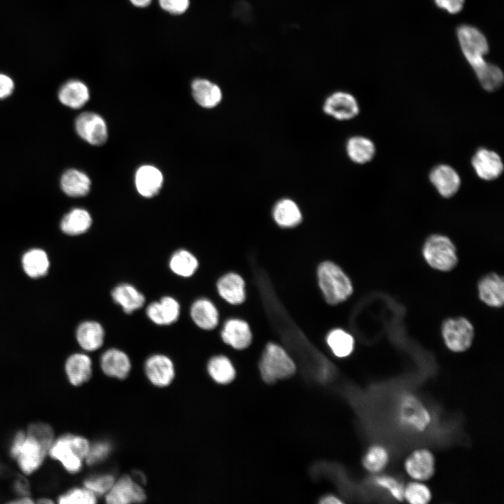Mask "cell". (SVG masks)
Wrapping results in <instances>:
<instances>
[{
	"label": "cell",
	"mask_w": 504,
	"mask_h": 504,
	"mask_svg": "<svg viewBox=\"0 0 504 504\" xmlns=\"http://www.w3.org/2000/svg\"><path fill=\"white\" fill-rule=\"evenodd\" d=\"M90 447V443L85 438L64 433L55 438L48 456L58 462L68 473L74 475L81 470Z\"/></svg>",
	"instance_id": "cell-1"
},
{
	"label": "cell",
	"mask_w": 504,
	"mask_h": 504,
	"mask_svg": "<svg viewBox=\"0 0 504 504\" xmlns=\"http://www.w3.org/2000/svg\"><path fill=\"white\" fill-rule=\"evenodd\" d=\"M8 451L20 470L25 475L36 472L48 456V451L26 430H18L14 434Z\"/></svg>",
	"instance_id": "cell-2"
},
{
	"label": "cell",
	"mask_w": 504,
	"mask_h": 504,
	"mask_svg": "<svg viewBox=\"0 0 504 504\" xmlns=\"http://www.w3.org/2000/svg\"><path fill=\"white\" fill-rule=\"evenodd\" d=\"M316 277L319 289L326 302L330 305L345 301L353 293L349 277L332 261H323L318 265Z\"/></svg>",
	"instance_id": "cell-3"
},
{
	"label": "cell",
	"mask_w": 504,
	"mask_h": 504,
	"mask_svg": "<svg viewBox=\"0 0 504 504\" xmlns=\"http://www.w3.org/2000/svg\"><path fill=\"white\" fill-rule=\"evenodd\" d=\"M295 370V362L282 346L274 342L265 346L259 362L263 381L273 383L292 375Z\"/></svg>",
	"instance_id": "cell-4"
},
{
	"label": "cell",
	"mask_w": 504,
	"mask_h": 504,
	"mask_svg": "<svg viewBox=\"0 0 504 504\" xmlns=\"http://www.w3.org/2000/svg\"><path fill=\"white\" fill-rule=\"evenodd\" d=\"M396 419L400 426L417 433L425 431L432 422L428 408L421 399L412 393H404L400 397Z\"/></svg>",
	"instance_id": "cell-5"
},
{
	"label": "cell",
	"mask_w": 504,
	"mask_h": 504,
	"mask_svg": "<svg viewBox=\"0 0 504 504\" xmlns=\"http://www.w3.org/2000/svg\"><path fill=\"white\" fill-rule=\"evenodd\" d=\"M423 255L428 264L433 268L447 272L457 264L456 248L446 236L433 234L426 241Z\"/></svg>",
	"instance_id": "cell-6"
},
{
	"label": "cell",
	"mask_w": 504,
	"mask_h": 504,
	"mask_svg": "<svg viewBox=\"0 0 504 504\" xmlns=\"http://www.w3.org/2000/svg\"><path fill=\"white\" fill-rule=\"evenodd\" d=\"M457 36L461 50L466 60L475 71L484 66L487 62L484 56L489 50L485 36L477 28L462 25L457 29Z\"/></svg>",
	"instance_id": "cell-7"
},
{
	"label": "cell",
	"mask_w": 504,
	"mask_h": 504,
	"mask_svg": "<svg viewBox=\"0 0 504 504\" xmlns=\"http://www.w3.org/2000/svg\"><path fill=\"white\" fill-rule=\"evenodd\" d=\"M442 337L447 347L456 353L468 350L473 341L474 329L465 318H449L442 325Z\"/></svg>",
	"instance_id": "cell-8"
},
{
	"label": "cell",
	"mask_w": 504,
	"mask_h": 504,
	"mask_svg": "<svg viewBox=\"0 0 504 504\" xmlns=\"http://www.w3.org/2000/svg\"><path fill=\"white\" fill-rule=\"evenodd\" d=\"M403 466L407 475L413 480L426 482L435 474V458L430 449L419 447L405 458Z\"/></svg>",
	"instance_id": "cell-9"
},
{
	"label": "cell",
	"mask_w": 504,
	"mask_h": 504,
	"mask_svg": "<svg viewBox=\"0 0 504 504\" xmlns=\"http://www.w3.org/2000/svg\"><path fill=\"white\" fill-rule=\"evenodd\" d=\"M75 128L77 134L90 144L100 146L107 139L106 122L97 113L85 112L80 114L76 119Z\"/></svg>",
	"instance_id": "cell-10"
},
{
	"label": "cell",
	"mask_w": 504,
	"mask_h": 504,
	"mask_svg": "<svg viewBox=\"0 0 504 504\" xmlns=\"http://www.w3.org/2000/svg\"><path fill=\"white\" fill-rule=\"evenodd\" d=\"M145 499V492L139 483L128 475L122 476L115 481L105 495L106 502L109 504L141 503Z\"/></svg>",
	"instance_id": "cell-11"
},
{
	"label": "cell",
	"mask_w": 504,
	"mask_h": 504,
	"mask_svg": "<svg viewBox=\"0 0 504 504\" xmlns=\"http://www.w3.org/2000/svg\"><path fill=\"white\" fill-rule=\"evenodd\" d=\"M323 111L338 120H348L359 113V106L351 94L338 91L329 95L324 102Z\"/></svg>",
	"instance_id": "cell-12"
},
{
	"label": "cell",
	"mask_w": 504,
	"mask_h": 504,
	"mask_svg": "<svg viewBox=\"0 0 504 504\" xmlns=\"http://www.w3.org/2000/svg\"><path fill=\"white\" fill-rule=\"evenodd\" d=\"M223 342L237 350L246 349L252 342L253 334L249 324L237 318L227 319L220 331Z\"/></svg>",
	"instance_id": "cell-13"
},
{
	"label": "cell",
	"mask_w": 504,
	"mask_h": 504,
	"mask_svg": "<svg viewBox=\"0 0 504 504\" xmlns=\"http://www.w3.org/2000/svg\"><path fill=\"white\" fill-rule=\"evenodd\" d=\"M181 313L180 304L174 297L166 295L146 307L147 317L155 325L169 326L175 323Z\"/></svg>",
	"instance_id": "cell-14"
},
{
	"label": "cell",
	"mask_w": 504,
	"mask_h": 504,
	"mask_svg": "<svg viewBox=\"0 0 504 504\" xmlns=\"http://www.w3.org/2000/svg\"><path fill=\"white\" fill-rule=\"evenodd\" d=\"M145 372L149 381L159 387L169 385L175 375L172 360L163 354H154L148 358L145 363Z\"/></svg>",
	"instance_id": "cell-15"
},
{
	"label": "cell",
	"mask_w": 504,
	"mask_h": 504,
	"mask_svg": "<svg viewBox=\"0 0 504 504\" xmlns=\"http://www.w3.org/2000/svg\"><path fill=\"white\" fill-rule=\"evenodd\" d=\"M471 162L477 175L483 180H494L503 171V161L499 155L486 148L477 150Z\"/></svg>",
	"instance_id": "cell-16"
},
{
	"label": "cell",
	"mask_w": 504,
	"mask_h": 504,
	"mask_svg": "<svg viewBox=\"0 0 504 504\" xmlns=\"http://www.w3.org/2000/svg\"><path fill=\"white\" fill-rule=\"evenodd\" d=\"M220 297L232 305H239L246 298V283L243 277L235 272L222 275L216 282Z\"/></svg>",
	"instance_id": "cell-17"
},
{
	"label": "cell",
	"mask_w": 504,
	"mask_h": 504,
	"mask_svg": "<svg viewBox=\"0 0 504 504\" xmlns=\"http://www.w3.org/2000/svg\"><path fill=\"white\" fill-rule=\"evenodd\" d=\"M429 178L440 195L444 197L454 196L461 186L458 174L447 164H440L434 167L430 173Z\"/></svg>",
	"instance_id": "cell-18"
},
{
	"label": "cell",
	"mask_w": 504,
	"mask_h": 504,
	"mask_svg": "<svg viewBox=\"0 0 504 504\" xmlns=\"http://www.w3.org/2000/svg\"><path fill=\"white\" fill-rule=\"evenodd\" d=\"M64 372L69 382L72 386H81L87 382L92 376V360L85 354H73L66 360Z\"/></svg>",
	"instance_id": "cell-19"
},
{
	"label": "cell",
	"mask_w": 504,
	"mask_h": 504,
	"mask_svg": "<svg viewBox=\"0 0 504 504\" xmlns=\"http://www.w3.org/2000/svg\"><path fill=\"white\" fill-rule=\"evenodd\" d=\"M190 317L200 329L212 330L219 323V312L210 300L201 298L193 302L190 309Z\"/></svg>",
	"instance_id": "cell-20"
},
{
	"label": "cell",
	"mask_w": 504,
	"mask_h": 504,
	"mask_svg": "<svg viewBox=\"0 0 504 504\" xmlns=\"http://www.w3.org/2000/svg\"><path fill=\"white\" fill-rule=\"evenodd\" d=\"M100 366L106 375L122 379L130 373L131 362L129 356L124 351L112 348L106 350L102 355Z\"/></svg>",
	"instance_id": "cell-21"
},
{
	"label": "cell",
	"mask_w": 504,
	"mask_h": 504,
	"mask_svg": "<svg viewBox=\"0 0 504 504\" xmlns=\"http://www.w3.org/2000/svg\"><path fill=\"white\" fill-rule=\"evenodd\" d=\"M113 302L118 304L127 314L141 308L145 304V296L134 286L122 283L115 286L111 290Z\"/></svg>",
	"instance_id": "cell-22"
},
{
	"label": "cell",
	"mask_w": 504,
	"mask_h": 504,
	"mask_svg": "<svg viewBox=\"0 0 504 504\" xmlns=\"http://www.w3.org/2000/svg\"><path fill=\"white\" fill-rule=\"evenodd\" d=\"M479 298L490 307H499L504 302V282L499 275L491 273L483 277L478 284Z\"/></svg>",
	"instance_id": "cell-23"
},
{
	"label": "cell",
	"mask_w": 504,
	"mask_h": 504,
	"mask_svg": "<svg viewBox=\"0 0 504 504\" xmlns=\"http://www.w3.org/2000/svg\"><path fill=\"white\" fill-rule=\"evenodd\" d=\"M163 183L161 172L151 165H144L138 169L135 175V184L138 192L145 197H152L160 190Z\"/></svg>",
	"instance_id": "cell-24"
},
{
	"label": "cell",
	"mask_w": 504,
	"mask_h": 504,
	"mask_svg": "<svg viewBox=\"0 0 504 504\" xmlns=\"http://www.w3.org/2000/svg\"><path fill=\"white\" fill-rule=\"evenodd\" d=\"M80 346L87 351L99 349L104 344L105 332L99 322L87 321L80 323L76 334Z\"/></svg>",
	"instance_id": "cell-25"
},
{
	"label": "cell",
	"mask_w": 504,
	"mask_h": 504,
	"mask_svg": "<svg viewBox=\"0 0 504 504\" xmlns=\"http://www.w3.org/2000/svg\"><path fill=\"white\" fill-rule=\"evenodd\" d=\"M90 98L87 85L78 80H71L65 83L58 92V99L64 106L78 109L83 106Z\"/></svg>",
	"instance_id": "cell-26"
},
{
	"label": "cell",
	"mask_w": 504,
	"mask_h": 504,
	"mask_svg": "<svg viewBox=\"0 0 504 504\" xmlns=\"http://www.w3.org/2000/svg\"><path fill=\"white\" fill-rule=\"evenodd\" d=\"M272 216L276 224L282 228L295 227L302 220V211L298 205L288 198L280 200L275 204Z\"/></svg>",
	"instance_id": "cell-27"
},
{
	"label": "cell",
	"mask_w": 504,
	"mask_h": 504,
	"mask_svg": "<svg viewBox=\"0 0 504 504\" xmlns=\"http://www.w3.org/2000/svg\"><path fill=\"white\" fill-rule=\"evenodd\" d=\"M195 102L204 108L216 106L222 99V92L216 83L204 78H197L191 85Z\"/></svg>",
	"instance_id": "cell-28"
},
{
	"label": "cell",
	"mask_w": 504,
	"mask_h": 504,
	"mask_svg": "<svg viewBox=\"0 0 504 504\" xmlns=\"http://www.w3.org/2000/svg\"><path fill=\"white\" fill-rule=\"evenodd\" d=\"M90 178L84 172L76 169L66 170L60 179L62 190L73 197L86 195L90 191Z\"/></svg>",
	"instance_id": "cell-29"
},
{
	"label": "cell",
	"mask_w": 504,
	"mask_h": 504,
	"mask_svg": "<svg viewBox=\"0 0 504 504\" xmlns=\"http://www.w3.org/2000/svg\"><path fill=\"white\" fill-rule=\"evenodd\" d=\"M91 225L90 213L84 209L75 208L63 217L60 227L63 232L73 236L85 233Z\"/></svg>",
	"instance_id": "cell-30"
},
{
	"label": "cell",
	"mask_w": 504,
	"mask_h": 504,
	"mask_svg": "<svg viewBox=\"0 0 504 504\" xmlns=\"http://www.w3.org/2000/svg\"><path fill=\"white\" fill-rule=\"evenodd\" d=\"M169 267L176 275L183 278H189L197 270L199 261L190 251L186 249H178L171 255Z\"/></svg>",
	"instance_id": "cell-31"
},
{
	"label": "cell",
	"mask_w": 504,
	"mask_h": 504,
	"mask_svg": "<svg viewBox=\"0 0 504 504\" xmlns=\"http://www.w3.org/2000/svg\"><path fill=\"white\" fill-rule=\"evenodd\" d=\"M346 147L349 158L357 164L370 162L375 154L374 143L370 139L361 136L350 138Z\"/></svg>",
	"instance_id": "cell-32"
},
{
	"label": "cell",
	"mask_w": 504,
	"mask_h": 504,
	"mask_svg": "<svg viewBox=\"0 0 504 504\" xmlns=\"http://www.w3.org/2000/svg\"><path fill=\"white\" fill-rule=\"evenodd\" d=\"M25 273L31 278H38L46 274L49 269V260L46 253L39 248L26 252L22 259Z\"/></svg>",
	"instance_id": "cell-33"
},
{
	"label": "cell",
	"mask_w": 504,
	"mask_h": 504,
	"mask_svg": "<svg viewBox=\"0 0 504 504\" xmlns=\"http://www.w3.org/2000/svg\"><path fill=\"white\" fill-rule=\"evenodd\" d=\"M207 370L211 377L218 384H227L235 377V368L225 356H213L208 362Z\"/></svg>",
	"instance_id": "cell-34"
},
{
	"label": "cell",
	"mask_w": 504,
	"mask_h": 504,
	"mask_svg": "<svg viewBox=\"0 0 504 504\" xmlns=\"http://www.w3.org/2000/svg\"><path fill=\"white\" fill-rule=\"evenodd\" d=\"M389 460L390 454L386 447L381 444H374L365 451L362 465L368 472L376 475L386 468Z\"/></svg>",
	"instance_id": "cell-35"
},
{
	"label": "cell",
	"mask_w": 504,
	"mask_h": 504,
	"mask_svg": "<svg viewBox=\"0 0 504 504\" xmlns=\"http://www.w3.org/2000/svg\"><path fill=\"white\" fill-rule=\"evenodd\" d=\"M326 342L334 355L338 358L346 357L354 351V337L341 328L330 330L326 337Z\"/></svg>",
	"instance_id": "cell-36"
},
{
	"label": "cell",
	"mask_w": 504,
	"mask_h": 504,
	"mask_svg": "<svg viewBox=\"0 0 504 504\" xmlns=\"http://www.w3.org/2000/svg\"><path fill=\"white\" fill-rule=\"evenodd\" d=\"M475 72L483 88L487 91L498 90L503 83L502 70L491 63L487 62Z\"/></svg>",
	"instance_id": "cell-37"
},
{
	"label": "cell",
	"mask_w": 504,
	"mask_h": 504,
	"mask_svg": "<svg viewBox=\"0 0 504 504\" xmlns=\"http://www.w3.org/2000/svg\"><path fill=\"white\" fill-rule=\"evenodd\" d=\"M403 498L410 504H428L432 499V493L424 482L413 480L405 485Z\"/></svg>",
	"instance_id": "cell-38"
},
{
	"label": "cell",
	"mask_w": 504,
	"mask_h": 504,
	"mask_svg": "<svg viewBox=\"0 0 504 504\" xmlns=\"http://www.w3.org/2000/svg\"><path fill=\"white\" fill-rule=\"evenodd\" d=\"M97 496L89 489L83 487H73L59 494L57 502L59 504H94Z\"/></svg>",
	"instance_id": "cell-39"
},
{
	"label": "cell",
	"mask_w": 504,
	"mask_h": 504,
	"mask_svg": "<svg viewBox=\"0 0 504 504\" xmlns=\"http://www.w3.org/2000/svg\"><path fill=\"white\" fill-rule=\"evenodd\" d=\"M377 475L372 477V479L373 484L386 491L396 500L400 502L404 500L403 492L405 485L400 481L391 475Z\"/></svg>",
	"instance_id": "cell-40"
},
{
	"label": "cell",
	"mask_w": 504,
	"mask_h": 504,
	"mask_svg": "<svg viewBox=\"0 0 504 504\" xmlns=\"http://www.w3.org/2000/svg\"><path fill=\"white\" fill-rule=\"evenodd\" d=\"M111 474H102L90 476L83 481V486L97 497L106 495L115 482Z\"/></svg>",
	"instance_id": "cell-41"
},
{
	"label": "cell",
	"mask_w": 504,
	"mask_h": 504,
	"mask_svg": "<svg viewBox=\"0 0 504 504\" xmlns=\"http://www.w3.org/2000/svg\"><path fill=\"white\" fill-rule=\"evenodd\" d=\"M27 433L35 438L48 451L55 439L52 426L45 422H34L28 426Z\"/></svg>",
	"instance_id": "cell-42"
},
{
	"label": "cell",
	"mask_w": 504,
	"mask_h": 504,
	"mask_svg": "<svg viewBox=\"0 0 504 504\" xmlns=\"http://www.w3.org/2000/svg\"><path fill=\"white\" fill-rule=\"evenodd\" d=\"M111 449V444L106 441H100L90 444L85 461L89 465L97 464L107 458Z\"/></svg>",
	"instance_id": "cell-43"
},
{
	"label": "cell",
	"mask_w": 504,
	"mask_h": 504,
	"mask_svg": "<svg viewBox=\"0 0 504 504\" xmlns=\"http://www.w3.org/2000/svg\"><path fill=\"white\" fill-rule=\"evenodd\" d=\"M160 8L172 15L184 13L190 6V0H158Z\"/></svg>",
	"instance_id": "cell-44"
},
{
	"label": "cell",
	"mask_w": 504,
	"mask_h": 504,
	"mask_svg": "<svg viewBox=\"0 0 504 504\" xmlns=\"http://www.w3.org/2000/svg\"><path fill=\"white\" fill-rule=\"evenodd\" d=\"M435 4L440 8L445 10L451 14L459 13L464 5L465 0H434Z\"/></svg>",
	"instance_id": "cell-45"
},
{
	"label": "cell",
	"mask_w": 504,
	"mask_h": 504,
	"mask_svg": "<svg viewBox=\"0 0 504 504\" xmlns=\"http://www.w3.org/2000/svg\"><path fill=\"white\" fill-rule=\"evenodd\" d=\"M14 89L13 80L6 74H0V99L10 96Z\"/></svg>",
	"instance_id": "cell-46"
},
{
	"label": "cell",
	"mask_w": 504,
	"mask_h": 504,
	"mask_svg": "<svg viewBox=\"0 0 504 504\" xmlns=\"http://www.w3.org/2000/svg\"><path fill=\"white\" fill-rule=\"evenodd\" d=\"M13 490L17 496H29L28 482L23 477L18 478L13 484Z\"/></svg>",
	"instance_id": "cell-47"
},
{
	"label": "cell",
	"mask_w": 504,
	"mask_h": 504,
	"mask_svg": "<svg viewBox=\"0 0 504 504\" xmlns=\"http://www.w3.org/2000/svg\"><path fill=\"white\" fill-rule=\"evenodd\" d=\"M8 503H15V504H18V503H20V504H22V503L28 504V503H34V500L29 496H16V497L14 498L13 500H10Z\"/></svg>",
	"instance_id": "cell-48"
},
{
	"label": "cell",
	"mask_w": 504,
	"mask_h": 504,
	"mask_svg": "<svg viewBox=\"0 0 504 504\" xmlns=\"http://www.w3.org/2000/svg\"><path fill=\"white\" fill-rule=\"evenodd\" d=\"M321 504H341L343 501L339 499L337 497L329 495L323 497L320 501Z\"/></svg>",
	"instance_id": "cell-49"
},
{
	"label": "cell",
	"mask_w": 504,
	"mask_h": 504,
	"mask_svg": "<svg viewBox=\"0 0 504 504\" xmlns=\"http://www.w3.org/2000/svg\"><path fill=\"white\" fill-rule=\"evenodd\" d=\"M130 3L139 8H145L150 5L153 0H129Z\"/></svg>",
	"instance_id": "cell-50"
},
{
	"label": "cell",
	"mask_w": 504,
	"mask_h": 504,
	"mask_svg": "<svg viewBox=\"0 0 504 504\" xmlns=\"http://www.w3.org/2000/svg\"><path fill=\"white\" fill-rule=\"evenodd\" d=\"M37 503H41V504H45V503L50 504V503H54L55 501L52 500L50 498L42 497V498H39L37 500Z\"/></svg>",
	"instance_id": "cell-51"
}]
</instances>
